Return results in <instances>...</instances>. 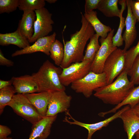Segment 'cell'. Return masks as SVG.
Instances as JSON below:
<instances>
[{"label": "cell", "instance_id": "6da1fadb", "mask_svg": "<svg viewBox=\"0 0 139 139\" xmlns=\"http://www.w3.org/2000/svg\"><path fill=\"white\" fill-rule=\"evenodd\" d=\"M81 14L82 25L80 29L71 34L70 39L64 44V58L60 66L62 69L68 67L72 63L82 61L87 42L95 34L93 27L81 13Z\"/></svg>", "mask_w": 139, "mask_h": 139}, {"label": "cell", "instance_id": "7a4b0ae2", "mask_svg": "<svg viewBox=\"0 0 139 139\" xmlns=\"http://www.w3.org/2000/svg\"><path fill=\"white\" fill-rule=\"evenodd\" d=\"M134 85L128 80L125 69L114 81L95 90L94 95L105 103L116 106L125 99Z\"/></svg>", "mask_w": 139, "mask_h": 139}, {"label": "cell", "instance_id": "3957f363", "mask_svg": "<svg viewBox=\"0 0 139 139\" xmlns=\"http://www.w3.org/2000/svg\"><path fill=\"white\" fill-rule=\"evenodd\" d=\"M62 71L60 67L56 66L49 60L45 62L38 71L31 75L38 85L39 92L65 91V86L59 79Z\"/></svg>", "mask_w": 139, "mask_h": 139}, {"label": "cell", "instance_id": "277c9868", "mask_svg": "<svg viewBox=\"0 0 139 139\" xmlns=\"http://www.w3.org/2000/svg\"><path fill=\"white\" fill-rule=\"evenodd\" d=\"M17 115L34 124L43 117L25 94H15L7 105Z\"/></svg>", "mask_w": 139, "mask_h": 139}, {"label": "cell", "instance_id": "5b68a950", "mask_svg": "<svg viewBox=\"0 0 139 139\" xmlns=\"http://www.w3.org/2000/svg\"><path fill=\"white\" fill-rule=\"evenodd\" d=\"M106 75L103 72L96 73L91 71L83 78L71 84V88L77 93L90 98L94 91L107 85Z\"/></svg>", "mask_w": 139, "mask_h": 139}, {"label": "cell", "instance_id": "8992f818", "mask_svg": "<svg viewBox=\"0 0 139 139\" xmlns=\"http://www.w3.org/2000/svg\"><path fill=\"white\" fill-rule=\"evenodd\" d=\"M125 52L123 49L117 48L106 60L103 72L106 75L107 85L112 83L115 79L125 69Z\"/></svg>", "mask_w": 139, "mask_h": 139}, {"label": "cell", "instance_id": "52a82bcc", "mask_svg": "<svg viewBox=\"0 0 139 139\" xmlns=\"http://www.w3.org/2000/svg\"><path fill=\"white\" fill-rule=\"evenodd\" d=\"M92 62L86 60L72 63L68 67L62 69L59 75L62 84L68 86L73 82L83 78L91 71Z\"/></svg>", "mask_w": 139, "mask_h": 139}, {"label": "cell", "instance_id": "ba28073f", "mask_svg": "<svg viewBox=\"0 0 139 139\" xmlns=\"http://www.w3.org/2000/svg\"><path fill=\"white\" fill-rule=\"evenodd\" d=\"M36 19L34 25V33L28 41L30 43L35 42L39 38L47 36L53 30L54 22L52 14L44 7L35 10Z\"/></svg>", "mask_w": 139, "mask_h": 139}, {"label": "cell", "instance_id": "9c48e42d", "mask_svg": "<svg viewBox=\"0 0 139 139\" xmlns=\"http://www.w3.org/2000/svg\"><path fill=\"white\" fill-rule=\"evenodd\" d=\"M114 31V29H112L106 38H101L99 39L100 47L91 64V71L96 73H102L106 60L111 53L117 48L114 47L112 43Z\"/></svg>", "mask_w": 139, "mask_h": 139}, {"label": "cell", "instance_id": "30bf717a", "mask_svg": "<svg viewBox=\"0 0 139 139\" xmlns=\"http://www.w3.org/2000/svg\"><path fill=\"white\" fill-rule=\"evenodd\" d=\"M130 108L129 105H126L121 109L115 112L113 115L105 120L97 123L92 124H87L79 121L73 118L70 114L69 111L66 112L69 116H65L63 121L70 125H75L83 127L86 129L88 132L87 139H91L93 134L102 128L107 126L110 123L118 118H120L121 114L125 111Z\"/></svg>", "mask_w": 139, "mask_h": 139}, {"label": "cell", "instance_id": "8fae6325", "mask_svg": "<svg viewBox=\"0 0 139 139\" xmlns=\"http://www.w3.org/2000/svg\"><path fill=\"white\" fill-rule=\"evenodd\" d=\"M72 98V96L67 95L65 91L53 92L46 116H53L58 113L67 112L69 110Z\"/></svg>", "mask_w": 139, "mask_h": 139}, {"label": "cell", "instance_id": "7c38bea8", "mask_svg": "<svg viewBox=\"0 0 139 139\" xmlns=\"http://www.w3.org/2000/svg\"><path fill=\"white\" fill-rule=\"evenodd\" d=\"M56 33L54 32L50 36L39 38L32 45L16 51L12 54L11 56L14 57L37 52H42L47 55H49L50 49L52 44L56 40Z\"/></svg>", "mask_w": 139, "mask_h": 139}, {"label": "cell", "instance_id": "4fadbf2b", "mask_svg": "<svg viewBox=\"0 0 139 139\" xmlns=\"http://www.w3.org/2000/svg\"><path fill=\"white\" fill-rule=\"evenodd\" d=\"M126 1L127 7V14L125 20V30L122 36L125 43L123 49L125 51L132 45L137 35L135 26L137 20L132 12L129 0Z\"/></svg>", "mask_w": 139, "mask_h": 139}, {"label": "cell", "instance_id": "5bb4252c", "mask_svg": "<svg viewBox=\"0 0 139 139\" xmlns=\"http://www.w3.org/2000/svg\"><path fill=\"white\" fill-rule=\"evenodd\" d=\"M57 115L46 116L34 124L28 139H46L50 134L51 128Z\"/></svg>", "mask_w": 139, "mask_h": 139}, {"label": "cell", "instance_id": "9a60e30c", "mask_svg": "<svg viewBox=\"0 0 139 139\" xmlns=\"http://www.w3.org/2000/svg\"><path fill=\"white\" fill-rule=\"evenodd\" d=\"M11 79L16 93L25 94L39 92L38 85L31 75L13 77Z\"/></svg>", "mask_w": 139, "mask_h": 139}, {"label": "cell", "instance_id": "2e32d148", "mask_svg": "<svg viewBox=\"0 0 139 139\" xmlns=\"http://www.w3.org/2000/svg\"><path fill=\"white\" fill-rule=\"evenodd\" d=\"M120 118L122 120L128 139H132L139 130V115L130 107L121 114Z\"/></svg>", "mask_w": 139, "mask_h": 139}, {"label": "cell", "instance_id": "e0dca14e", "mask_svg": "<svg viewBox=\"0 0 139 139\" xmlns=\"http://www.w3.org/2000/svg\"><path fill=\"white\" fill-rule=\"evenodd\" d=\"M53 92H44L25 94L43 117L46 116L48 106Z\"/></svg>", "mask_w": 139, "mask_h": 139}, {"label": "cell", "instance_id": "ac0fdd59", "mask_svg": "<svg viewBox=\"0 0 139 139\" xmlns=\"http://www.w3.org/2000/svg\"><path fill=\"white\" fill-rule=\"evenodd\" d=\"M36 19L34 11L23 12L17 29L27 39L30 40L34 33V25Z\"/></svg>", "mask_w": 139, "mask_h": 139}, {"label": "cell", "instance_id": "d6986e66", "mask_svg": "<svg viewBox=\"0 0 139 139\" xmlns=\"http://www.w3.org/2000/svg\"><path fill=\"white\" fill-rule=\"evenodd\" d=\"M11 44L16 45L22 49L30 46L28 40L18 29L13 32L0 33V45L4 46Z\"/></svg>", "mask_w": 139, "mask_h": 139}, {"label": "cell", "instance_id": "ffe728a7", "mask_svg": "<svg viewBox=\"0 0 139 139\" xmlns=\"http://www.w3.org/2000/svg\"><path fill=\"white\" fill-rule=\"evenodd\" d=\"M97 12L94 10L88 13H85L84 16L86 20L93 27L96 34L101 38H105L111 30L110 27L102 23L98 18Z\"/></svg>", "mask_w": 139, "mask_h": 139}, {"label": "cell", "instance_id": "44dd1931", "mask_svg": "<svg viewBox=\"0 0 139 139\" xmlns=\"http://www.w3.org/2000/svg\"><path fill=\"white\" fill-rule=\"evenodd\" d=\"M139 103V85L134 87L131 91L128 96L120 103L116 106L110 110L105 112H102L99 114V115L104 117L108 114L115 113L119 109L123 106L129 105L131 108H133Z\"/></svg>", "mask_w": 139, "mask_h": 139}, {"label": "cell", "instance_id": "7402d4cb", "mask_svg": "<svg viewBox=\"0 0 139 139\" xmlns=\"http://www.w3.org/2000/svg\"><path fill=\"white\" fill-rule=\"evenodd\" d=\"M118 0H101L97 9L108 17H119L121 10L118 7Z\"/></svg>", "mask_w": 139, "mask_h": 139}, {"label": "cell", "instance_id": "603a6c76", "mask_svg": "<svg viewBox=\"0 0 139 139\" xmlns=\"http://www.w3.org/2000/svg\"><path fill=\"white\" fill-rule=\"evenodd\" d=\"M118 3L121 6V13L119 17V24L117 31L112 38L113 45L114 47H117L122 46L123 44L124 41L122 34L123 29L125 26V18L123 16V14L127 6L126 0H119Z\"/></svg>", "mask_w": 139, "mask_h": 139}, {"label": "cell", "instance_id": "cb8c5ba5", "mask_svg": "<svg viewBox=\"0 0 139 139\" xmlns=\"http://www.w3.org/2000/svg\"><path fill=\"white\" fill-rule=\"evenodd\" d=\"M50 57L55 64L60 66L64 56V49L62 43L56 39L51 45L49 50Z\"/></svg>", "mask_w": 139, "mask_h": 139}, {"label": "cell", "instance_id": "d4e9b609", "mask_svg": "<svg viewBox=\"0 0 139 139\" xmlns=\"http://www.w3.org/2000/svg\"><path fill=\"white\" fill-rule=\"evenodd\" d=\"M99 37V36L96 33L90 39V41L87 45L82 61L88 60L92 63L100 47L98 42Z\"/></svg>", "mask_w": 139, "mask_h": 139}, {"label": "cell", "instance_id": "484cf974", "mask_svg": "<svg viewBox=\"0 0 139 139\" xmlns=\"http://www.w3.org/2000/svg\"><path fill=\"white\" fill-rule=\"evenodd\" d=\"M16 93L13 86L10 85L0 89V114L11 101Z\"/></svg>", "mask_w": 139, "mask_h": 139}, {"label": "cell", "instance_id": "4316f807", "mask_svg": "<svg viewBox=\"0 0 139 139\" xmlns=\"http://www.w3.org/2000/svg\"><path fill=\"white\" fill-rule=\"evenodd\" d=\"M44 0H19V9L23 12L34 11L44 7Z\"/></svg>", "mask_w": 139, "mask_h": 139}, {"label": "cell", "instance_id": "83f0119b", "mask_svg": "<svg viewBox=\"0 0 139 139\" xmlns=\"http://www.w3.org/2000/svg\"><path fill=\"white\" fill-rule=\"evenodd\" d=\"M139 55V40L136 45L125 52L126 68L127 71L131 68L136 58Z\"/></svg>", "mask_w": 139, "mask_h": 139}, {"label": "cell", "instance_id": "f1b7e54d", "mask_svg": "<svg viewBox=\"0 0 139 139\" xmlns=\"http://www.w3.org/2000/svg\"><path fill=\"white\" fill-rule=\"evenodd\" d=\"M19 4V0H0V14L7 13L16 9Z\"/></svg>", "mask_w": 139, "mask_h": 139}, {"label": "cell", "instance_id": "f546056e", "mask_svg": "<svg viewBox=\"0 0 139 139\" xmlns=\"http://www.w3.org/2000/svg\"><path fill=\"white\" fill-rule=\"evenodd\" d=\"M130 81L134 85H139V55L135 59L130 69L127 71Z\"/></svg>", "mask_w": 139, "mask_h": 139}, {"label": "cell", "instance_id": "4dcf8cb0", "mask_svg": "<svg viewBox=\"0 0 139 139\" xmlns=\"http://www.w3.org/2000/svg\"><path fill=\"white\" fill-rule=\"evenodd\" d=\"M101 0H86L85 5V13H88L97 9Z\"/></svg>", "mask_w": 139, "mask_h": 139}, {"label": "cell", "instance_id": "1f68e13d", "mask_svg": "<svg viewBox=\"0 0 139 139\" xmlns=\"http://www.w3.org/2000/svg\"><path fill=\"white\" fill-rule=\"evenodd\" d=\"M129 1L132 12L137 21L139 22V0H129Z\"/></svg>", "mask_w": 139, "mask_h": 139}, {"label": "cell", "instance_id": "d6a6232c", "mask_svg": "<svg viewBox=\"0 0 139 139\" xmlns=\"http://www.w3.org/2000/svg\"><path fill=\"white\" fill-rule=\"evenodd\" d=\"M12 131L6 126L0 125V139H3L7 137L11 134Z\"/></svg>", "mask_w": 139, "mask_h": 139}, {"label": "cell", "instance_id": "836d02e7", "mask_svg": "<svg viewBox=\"0 0 139 139\" xmlns=\"http://www.w3.org/2000/svg\"><path fill=\"white\" fill-rule=\"evenodd\" d=\"M14 62L12 60L6 58L4 56L1 50H0V65L8 67L13 66Z\"/></svg>", "mask_w": 139, "mask_h": 139}, {"label": "cell", "instance_id": "e575fe53", "mask_svg": "<svg viewBox=\"0 0 139 139\" xmlns=\"http://www.w3.org/2000/svg\"><path fill=\"white\" fill-rule=\"evenodd\" d=\"M13 84V80L11 79L10 80L5 81L0 79V89L11 85Z\"/></svg>", "mask_w": 139, "mask_h": 139}, {"label": "cell", "instance_id": "d590c367", "mask_svg": "<svg viewBox=\"0 0 139 139\" xmlns=\"http://www.w3.org/2000/svg\"><path fill=\"white\" fill-rule=\"evenodd\" d=\"M135 112L139 115V103L133 108Z\"/></svg>", "mask_w": 139, "mask_h": 139}, {"label": "cell", "instance_id": "8d00e7d4", "mask_svg": "<svg viewBox=\"0 0 139 139\" xmlns=\"http://www.w3.org/2000/svg\"><path fill=\"white\" fill-rule=\"evenodd\" d=\"M45 1L50 4L55 3L57 1V0H46Z\"/></svg>", "mask_w": 139, "mask_h": 139}, {"label": "cell", "instance_id": "74e56055", "mask_svg": "<svg viewBox=\"0 0 139 139\" xmlns=\"http://www.w3.org/2000/svg\"><path fill=\"white\" fill-rule=\"evenodd\" d=\"M135 135L136 138L139 137V130L136 133Z\"/></svg>", "mask_w": 139, "mask_h": 139}, {"label": "cell", "instance_id": "f35d334b", "mask_svg": "<svg viewBox=\"0 0 139 139\" xmlns=\"http://www.w3.org/2000/svg\"><path fill=\"white\" fill-rule=\"evenodd\" d=\"M3 139H13L12 137H7Z\"/></svg>", "mask_w": 139, "mask_h": 139}, {"label": "cell", "instance_id": "ab89813d", "mask_svg": "<svg viewBox=\"0 0 139 139\" xmlns=\"http://www.w3.org/2000/svg\"><path fill=\"white\" fill-rule=\"evenodd\" d=\"M135 139H139V137L136 138Z\"/></svg>", "mask_w": 139, "mask_h": 139}]
</instances>
